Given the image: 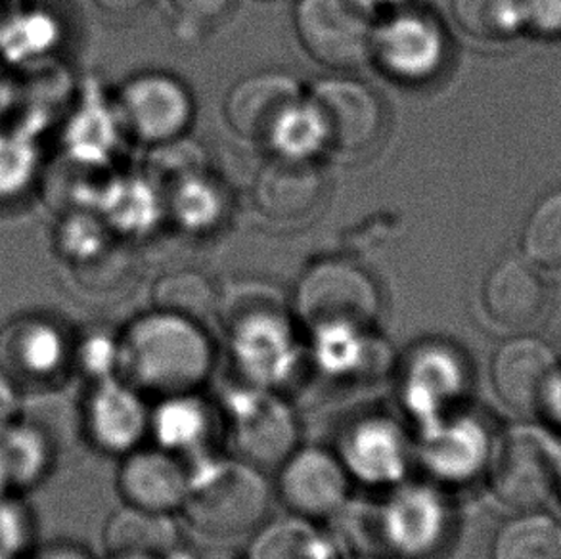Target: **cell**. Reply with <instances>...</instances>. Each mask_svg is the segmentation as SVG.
<instances>
[{"label": "cell", "instance_id": "cell-1", "mask_svg": "<svg viewBox=\"0 0 561 559\" xmlns=\"http://www.w3.org/2000/svg\"><path fill=\"white\" fill-rule=\"evenodd\" d=\"M213 349L199 322L153 309L130 322L117 340V368L127 386L186 395L211 370Z\"/></svg>", "mask_w": 561, "mask_h": 559}, {"label": "cell", "instance_id": "cell-2", "mask_svg": "<svg viewBox=\"0 0 561 559\" xmlns=\"http://www.w3.org/2000/svg\"><path fill=\"white\" fill-rule=\"evenodd\" d=\"M183 512L205 537H243L265 520L268 491L263 477L245 461L207 464L190 477Z\"/></svg>", "mask_w": 561, "mask_h": 559}, {"label": "cell", "instance_id": "cell-3", "mask_svg": "<svg viewBox=\"0 0 561 559\" xmlns=\"http://www.w3.org/2000/svg\"><path fill=\"white\" fill-rule=\"evenodd\" d=\"M379 305L373 276L345 259L317 261L297 284V315L312 332L368 330Z\"/></svg>", "mask_w": 561, "mask_h": 559}, {"label": "cell", "instance_id": "cell-4", "mask_svg": "<svg viewBox=\"0 0 561 559\" xmlns=\"http://www.w3.org/2000/svg\"><path fill=\"white\" fill-rule=\"evenodd\" d=\"M448 58V35L437 15L414 4L374 22L370 60L399 83L420 84L440 73Z\"/></svg>", "mask_w": 561, "mask_h": 559}, {"label": "cell", "instance_id": "cell-5", "mask_svg": "<svg viewBox=\"0 0 561 559\" xmlns=\"http://www.w3.org/2000/svg\"><path fill=\"white\" fill-rule=\"evenodd\" d=\"M294 27L305 53L324 68L351 71L370 60L374 12L363 0H297Z\"/></svg>", "mask_w": 561, "mask_h": 559}, {"label": "cell", "instance_id": "cell-6", "mask_svg": "<svg viewBox=\"0 0 561 559\" xmlns=\"http://www.w3.org/2000/svg\"><path fill=\"white\" fill-rule=\"evenodd\" d=\"M123 133L160 146L184 137L194 117V100L179 77L145 71L123 83L114 100Z\"/></svg>", "mask_w": 561, "mask_h": 559}, {"label": "cell", "instance_id": "cell-7", "mask_svg": "<svg viewBox=\"0 0 561 559\" xmlns=\"http://www.w3.org/2000/svg\"><path fill=\"white\" fill-rule=\"evenodd\" d=\"M486 479L504 506L529 512L547 504L560 484V464L531 431H510L489 454Z\"/></svg>", "mask_w": 561, "mask_h": 559}, {"label": "cell", "instance_id": "cell-8", "mask_svg": "<svg viewBox=\"0 0 561 559\" xmlns=\"http://www.w3.org/2000/svg\"><path fill=\"white\" fill-rule=\"evenodd\" d=\"M309 99L328 130L330 148L345 153L370 150L386 129V107L370 84L330 76L312 84Z\"/></svg>", "mask_w": 561, "mask_h": 559}, {"label": "cell", "instance_id": "cell-9", "mask_svg": "<svg viewBox=\"0 0 561 559\" xmlns=\"http://www.w3.org/2000/svg\"><path fill=\"white\" fill-rule=\"evenodd\" d=\"M560 376L554 349L529 335L504 341L491 358L494 393L517 414L529 417L548 410Z\"/></svg>", "mask_w": 561, "mask_h": 559}, {"label": "cell", "instance_id": "cell-10", "mask_svg": "<svg viewBox=\"0 0 561 559\" xmlns=\"http://www.w3.org/2000/svg\"><path fill=\"white\" fill-rule=\"evenodd\" d=\"M73 361V343L53 318L25 315L0 328V372L15 386H45Z\"/></svg>", "mask_w": 561, "mask_h": 559}, {"label": "cell", "instance_id": "cell-11", "mask_svg": "<svg viewBox=\"0 0 561 559\" xmlns=\"http://www.w3.org/2000/svg\"><path fill=\"white\" fill-rule=\"evenodd\" d=\"M347 489L343 460L322 448H301L284 461L280 494L296 514L309 520L335 514L347 499Z\"/></svg>", "mask_w": 561, "mask_h": 559}, {"label": "cell", "instance_id": "cell-12", "mask_svg": "<svg viewBox=\"0 0 561 559\" xmlns=\"http://www.w3.org/2000/svg\"><path fill=\"white\" fill-rule=\"evenodd\" d=\"M301 96L304 91L296 77L284 71H261L240 79L228 91L222 110L236 135L266 144L282 114Z\"/></svg>", "mask_w": 561, "mask_h": 559}, {"label": "cell", "instance_id": "cell-13", "mask_svg": "<svg viewBox=\"0 0 561 559\" xmlns=\"http://www.w3.org/2000/svg\"><path fill=\"white\" fill-rule=\"evenodd\" d=\"M486 317L506 330L539 324L548 305L547 286L531 263L502 259L486 273L481 287Z\"/></svg>", "mask_w": 561, "mask_h": 559}, {"label": "cell", "instance_id": "cell-14", "mask_svg": "<svg viewBox=\"0 0 561 559\" xmlns=\"http://www.w3.org/2000/svg\"><path fill=\"white\" fill-rule=\"evenodd\" d=\"M190 476L183 464L168 450L133 448L117 471V489L125 504L168 514L183 507Z\"/></svg>", "mask_w": 561, "mask_h": 559}, {"label": "cell", "instance_id": "cell-15", "mask_svg": "<svg viewBox=\"0 0 561 559\" xmlns=\"http://www.w3.org/2000/svg\"><path fill=\"white\" fill-rule=\"evenodd\" d=\"M230 343L245 370L268 378L288 363L294 343L291 326L284 312L266 299L232 310Z\"/></svg>", "mask_w": 561, "mask_h": 559}, {"label": "cell", "instance_id": "cell-16", "mask_svg": "<svg viewBox=\"0 0 561 559\" xmlns=\"http://www.w3.org/2000/svg\"><path fill=\"white\" fill-rule=\"evenodd\" d=\"M83 423L87 435L100 450L127 454L145 433V407L127 384L96 379L84 399Z\"/></svg>", "mask_w": 561, "mask_h": 559}, {"label": "cell", "instance_id": "cell-17", "mask_svg": "<svg viewBox=\"0 0 561 559\" xmlns=\"http://www.w3.org/2000/svg\"><path fill=\"white\" fill-rule=\"evenodd\" d=\"M327 194V181L312 161L274 156L257 173L253 199L259 212L274 220H296L309 215Z\"/></svg>", "mask_w": 561, "mask_h": 559}, {"label": "cell", "instance_id": "cell-18", "mask_svg": "<svg viewBox=\"0 0 561 559\" xmlns=\"http://www.w3.org/2000/svg\"><path fill=\"white\" fill-rule=\"evenodd\" d=\"M447 527V514L435 492L425 487H404L394 492L381 515V531L401 556L420 558L437 548Z\"/></svg>", "mask_w": 561, "mask_h": 559}, {"label": "cell", "instance_id": "cell-19", "mask_svg": "<svg viewBox=\"0 0 561 559\" xmlns=\"http://www.w3.org/2000/svg\"><path fill=\"white\" fill-rule=\"evenodd\" d=\"M460 358L443 345H424L412 353L407 368L404 397L416 417L439 420L448 402L462 389Z\"/></svg>", "mask_w": 561, "mask_h": 559}, {"label": "cell", "instance_id": "cell-20", "mask_svg": "<svg viewBox=\"0 0 561 559\" xmlns=\"http://www.w3.org/2000/svg\"><path fill=\"white\" fill-rule=\"evenodd\" d=\"M234 437L250 461L273 464L286 458L294 441V423L278 402L259 395H242L232 401Z\"/></svg>", "mask_w": 561, "mask_h": 559}, {"label": "cell", "instance_id": "cell-21", "mask_svg": "<svg viewBox=\"0 0 561 559\" xmlns=\"http://www.w3.org/2000/svg\"><path fill=\"white\" fill-rule=\"evenodd\" d=\"M102 540L112 559H160L175 550L176 529L168 514L125 504L110 515Z\"/></svg>", "mask_w": 561, "mask_h": 559}, {"label": "cell", "instance_id": "cell-22", "mask_svg": "<svg viewBox=\"0 0 561 559\" xmlns=\"http://www.w3.org/2000/svg\"><path fill=\"white\" fill-rule=\"evenodd\" d=\"M50 464L53 446L37 425L18 418L0 430V497L37 484Z\"/></svg>", "mask_w": 561, "mask_h": 559}, {"label": "cell", "instance_id": "cell-23", "mask_svg": "<svg viewBox=\"0 0 561 559\" xmlns=\"http://www.w3.org/2000/svg\"><path fill=\"white\" fill-rule=\"evenodd\" d=\"M163 207L152 181L142 176L114 179L96 197V213L110 230L122 235H146L160 220Z\"/></svg>", "mask_w": 561, "mask_h": 559}, {"label": "cell", "instance_id": "cell-24", "mask_svg": "<svg viewBox=\"0 0 561 559\" xmlns=\"http://www.w3.org/2000/svg\"><path fill=\"white\" fill-rule=\"evenodd\" d=\"M165 209L184 232L207 235L225 217L227 196L219 182L205 171H196L171 182Z\"/></svg>", "mask_w": 561, "mask_h": 559}, {"label": "cell", "instance_id": "cell-25", "mask_svg": "<svg viewBox=\"0 0 561 559\" xmlns=\"http://www.w3.org/2000/svg\"><path fill=\"white\" fill-rule=\"evenodd\" d=\"M424 445L425 464L433 474L462 479L485 458L483 433L470 422L440 423L435 420Z\"/></svg>", "mask_w": 561, "mask_h": 559}, {"label": "cell", "instance_id": "cell-26", "mask_svg": "<svg viewBox=\"0 0 561 559\" xmlns=\"http://www.w3.org/2000/svg\"><path fill=\"white\" fill-rule=\"evenodd\" d=\"M489 559H561V525L548 515H517L494 533Z\"/></svg>", "mask_w": 561, "mask_h": 559}, {"label": "cell", "instance_id": "cell-27", "mask_svg": "<svg viewBox=\"0 0 561 559\" xmlns=\"http://www.w3.org/2000/svg\"><path fill=\"white\" fill-rule=\"evenodd\" d=\"M61 25L50 12L22 7L0 31V56L30 66L46 60L60 45Z\"/></svg>", "mask_w": 561, "mask_h": 559}, {"label": "cell", "instance_id": "cell-28", "mask_svg": "<svg viewBox=\"0 0 561 559\" xmlns=\"http://www.w3.org/2000/svg\"><path fill=\"white\" fill-rule=\"evenodd\" d=\"M345 458L366 481H389L402 469L401 437L391 423L365 422L351 433Z\"/></svg>", "mask_w": 561, "mask_h": 559}, {"label": "cell", "instance_id": "cell-29", "mask_svg": "<svg viewBox=\"0 0 561 559\" xmlns=\"http://www.w3.org/2000/svg\"><path fill=\"white\" fill-rule=\"evenodd\" d=\"M266 146L276 158L294 161H312L330 146L324 119L309 94H304L282 114L268 135Z\"/></svg>", "mask_w": 561, "mask_h": 559}, {"label": "cell", "instance_id": "cell-30", "mask_svg": "<svg viewBox=\"0 0 561 559\" xmlns=\"http://www.w3.org/2000/svg\"><path fill=\"white\" fill-rule=\"evenodd\" d=\"M122 133L114 104L107 106L100 100H91L69 122L66 148L79 163L100 166L114 153Z\"/></svg>", "mask_w": 561, "mask_h": 559}, {"label": "cell", "instance_id": "cell-31", "mask_svg": "<svg viewBox=\"0 0 561 559\" xmlns=\"http://www.w3.org/2000/svg\"><path fill=\"white\" fill-rule=\"evenodd\" d=\"M460 30L481 43H506L525 25L524 0H450Z\"/></svg>", "mask_w": 561, "mask_h": 559}, {"label": "cell", "instance_id": "cell-32", "mask_svg": "<svg viewBox=\"0 0 561 559\" xmlns=\"http://www.w3.org/2000/svg\"><path fill=\"white\" fill-rule=\"evenodd\" d=\"M522 250L533 266L561 274V189L540 197L522 230Z\"/></svg>", "mask_w": 561, "mask_h": 559}, {"label": "cell", "instance_id": "cell-33", "mask_svg": "<svg viewBox=\"0 0 561 559\" xmlns=\"http://www.w3.org/2000/svg\"><path fill=\"white\" fill-rule=\"evenodd\" d=\"M153 309L202 322L217 307V289L197 271L163 274L152 287Z\"/></svg>", "mask_w": 561, "mask_h": 559}, {"label": "cell", "instance_id": "cell-34", "mask_svg": "<svg viewBox=\"0 0 561 559\" xmlns=\"http://www.w3.org/2000/svg\"><path fill=\"white\" fill-rule=\"evenodd\" d=\"M38 171L33 130H0V199H15L30 189Z\"/></svg>", "mask_w": 561, "mask_h": 559}, {"label": "cell", "instance_id": "cell-35", "mask_svg": "<svg viewBox=\"0 0 561 559\" xmlns=\"http://www.w3.org/2000/svg\"><path fill=\"white\" fill-rule=\"evenodd\" d=\"M250 559H330L322 538L304 523L273 525L259 535Z\"/></svg>", "mask_w": 561, "mask_h": 559}, {"label": "cell", "instance_id": "cell-36", "mask_svg": "<svg viewBox=\"0 0 561 559\" xmlns=\"http://www.w3.org/2000/svg\"><path fill=\"white\" fill-rule=\"evenodd\" d=\"M107 232L110 228L99 213H69L56 230V250L71 265L91 263L106 248Z\"/></svg>", "mask_w": 561, "mask_h": 559}, {"label": "cell", "instance_id": "cell-37", "mask_svg": "<svg viewBox=\"0 0 561 559\" xmlns=\"http://www.w3.org/2000/svg\"><path fill=\"white\" fill-rule=\"evenodd\" d=\"M169 399L173 401L165 402L153 420L158 437L163 441V445L171 448L196 446L207 431V417L204 410L199 409L196 402L186 401V395H176Z\"/></svg>", "mask_w": 561, "mask_h": 559}, {"label": "cell", "instance_id": "cell-38", "mask_svg": "<svg viewBox=\"0 0 561 559\" xmlns=\"http://www.w3.org/2000/svg\"><path fill=\"white\" fill-rule=\"evenodd\" d=\"M30 515L18 500L0 497V559H15L30 545Z\"/></svg>", "mask_w": 561, "mask_h": 559}, {"label": "cell", "instance_id": "cell-39", "mask_svg": "<svg viewBox=\"0 0 561 559\" xmlns=\"http://www.w3.org/2000/svg\"><path fill=\"white\" fill-rule=\"evenodd\" d=\"M179 27L204 30L227 14L232 0H168Z\"/></svg>", "mask_w": 561, "mask_h": 559}, {"label": "cell", "instance_id": "cell-40", "mask_svg": "<svg viewBox=\"0 0 561 559\" xmlns=\"http://www.w3.org/2000/svg\"><path fill=\"white\" fill-rule=\"evenodd\" d=\"M73 361H79L83 370L94 378H107V370L117 366V341L99 333L89 335L79 347H73Z\"/></svg>", "mask_w": 561, "mask_h": 559}, {"label": "cell", "instance_id": "cell-41", "mask_svg": "<svg viewBox=\"0 0 561 559\" xmlns=\"http://www.w3.org/2000/svg\"><path fill=\"white\" fill-rule=\"evenodd\" d=\"M525 25L540 33H561V0H524Z\"/></svg>", "mask_w": 561, "mask_h": 559}, {"label": "cell", "instance_id": "cell-42", "mask_svg": "<svg viewBox=\"0 0 561 559\" xmlns=\"http://www.w3.org/2000/svg\"><path fill=\"white\" fill-rule=\"evenodd\" d=\"M20 418V395L12 379L0 372V430Z\"/></svg>", "mask_w": 561, "mask_h": 559}, {"label": "cell", "instance_id": "cell-43", "mask_svg": "<svg viewBox=\"0 0 561 559\" xmlns=\"http://www.w3.org/2000/svg\"><path fill=\"white\" fill-rule=\"evenodd\" d=\"M146 0H94L96 7L110 14H130L145 4Z\"/></svg>", "mask_w": 561, "mask_h": 559}, {"label": "cell", "instance_id": "cell-44", "mask_svg": "<svg viewBox=\"0 0 561 559\" xmlns=\"http://www.w3.org/2000/svg\"><path fill=\"white\" fill-rule=\"evenodd\" d=\"M15 89L10 79L0 73V115L7 114L10 106H14Z\"/></svg>", "mask_w": 561, "mask_h": 559}, {"label": "cell", "instance_id": "cell-45", "mask_svg": "<svg viewBox=\"0 0 561 559\" xmlns=\"http://www.w3.org/2000/svg\"><path fill=\"white\" fill-rule=\"evenodd\" d=\"M23 7V0H0V31L10 22V18Z\"/></svg>", "mask_w": 561, "mask_h": 559}, {"label": "cell", "instance_id": "cell-46", "mask_svg": "<svg viewBox=\"0 0 561 559\" xmlns=\"http://www.w3.org/2000/svg\"><path fill=\"white\" fill-rule=\"evenodd\" d=\"M366 7L370 8L373 12L376 10H397V8L409 7L412 0H363Z\"/></svg>", "mask_w": 561, "mask_h": 559}, {"label": "cell", "instance_id": "cell-47", "mask_svg": "<svg viewBox=\"0 0 561 559\" xmlns=\"http://www.w3.org/2000/svg\"><path fill=\"white\" fill-rule=\"evenodd\" d=\"M41 559H87V556L77 550H68V548H60V550H48V552Z\"/></svg>", "mask_w": 561, "mask_h": 559}, {"label": "cell", "instance_id": "cell-48", "mask_svg": "<svg viewBox=\"0 0 561 559\" xmlns=\"http://www.w3.org/2000/svg\"><path fill=\"white\" fill-rule=\"evenodd\" d=\"M548 410H556V412H560L561 414V376L560 379H558V384H556L554 393H552ZM560 414H558V417H560Z\"/></svg>", "mask_w": 561, "mask_h": 559}, {"label": "cell", "instance_id": "cell-49", "mask_svg": "<svg viewBox=\"0 0 561 559\" xmlns=\"http://www.w3.org/2000/svg\"><path fill=\"white\" fill-rule=\"evenodd\" d=\"M114 559H156V558H114ZM163 559V558H160Z\"/></svg>", "mask_w": 561, "mask_h": 559}, {"label": "cell", "instance_id": "cell-50", "mask_svg": "<svg viewBox=\"0 0 561 559\" xmlns=\"http://www.w3.org/2000/svg\"><path fill=\"white\" fill-rule=\"evenodd\" d=\"M357 559H368V558H357Z\"/></svg>", "mask_w": 561, "mask_h": 559}]
</instances>
